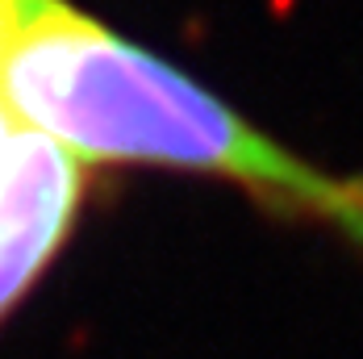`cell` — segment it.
Segmentation results:
<instances>
[{
	"label": "cell",
	"mask_w": 363,
	"mask_h": 359,
	"mask_svg": "<svg viewBox=\"0 0 363 359\" xmlns=\"http://www.w3.org/2000/svg\"><path fill=\"white\" fill-rule=\"evenodd\" d=\"M9 138H13V126H9V117L0 113V159H4V146H9Z\"/></svg>",
	"instance_id": "3"
},
{
	"label": "cell",
	"mask_w": 363,
	"mask_h": 359,
	"mask_svg": "<svg viewBox=\"0 0 363 359\" xmlns=\"http://www.w3.org/2000/svg\"><path fill=\"white\" fill-rule=\"evenodd\" d=\"M0 113L88 163L225 176L363 243V176L334 180L67 0H0Z\"/></svg>",
	"instance_id": "1"
},
{
	"label": "cell",
	"mask_w": 363,
	"mask_h": 359,
	"mask_svg": "<svg viewBox=\"0 0 363 359\" xmlns=\"http://www.w3.org/2000/svg\"><path fill=\"white\" fill-rule=\"evenodd\" d=\"M84 192V163L34 130H17L0 159V322L67 243Z\"/></svg>",
	"instance_id": "2"
}]
</instances>
